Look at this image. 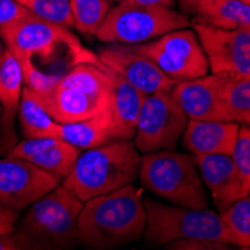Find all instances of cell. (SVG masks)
Here are the masks:
<instances>
[{
	"instance_id": "6da1fadb",
	"label": "cell",
	"mask_w": 250,
	"mask_h": 250,
	"mask_svg": "<svg viewBox=\"0 0 250 250\" xmlns=\"http://www.w3.org/2000/svg\"><path fill=\"white\" fill-rule=\"evenodd\" d=\"M0 36L20 64L24 85L33 92L47 88L80 63H102L96 53L84 47L72 29L32 14L5 27Z\"/></svg>"
},
{
	"instance_id": "7a4b0ae2",
	"label": "cell",
	"mask_w": 250,
	"mask_h": 250,
	"mask_svg": "<svg viewBox=\"0 0 250 250\" xmlns=\"http://www.w3.org/2000/svg\"><path fill=\"white\" fill-rule=\"evenodd\" d=\"M147 222L143 189L133 183L84 201L78 217L80 243L114 249L143 240Z\"/></svg>"
},
{
	"instance_id": "3957f363",
	"label": "cell",
	"mask_w": 250,
	"mask_h": 250,
	"mask_svg": "<svg viewBox=\"0 0 250 250\" xmlns=\"http://www.w3.org/2000/svg\"><path fill=\"white\" fill-rule=\"evenodd\" d=\"M35 95L57 123L80 122L111 105L112 72L104 63H80Z\"/></svg>"
},
{
	"instance_id": "277c9868",
	"label": "cell",
	"mask_w": 250,
	"mask_h": 250,
	"mask_svg": "<svg viewBox=\"0 0 250 250\" xmlns=\"http://www.w3.org/2000/svg\"><path fill=\"white\" fill-rule=\"evenodd\" d=\"M141 153L132 140H114L83 150L63 181L83 202L127 186L138 178Z\"/></svg>"
},
{
	"instance_id": "5b68a950",
	"label": "cell",
	"mask_w": 250,
	"mask_h": 250,
	"mask_svg": "<svg viewBox=\"0 0 250 250\" xmlns=\"http://www.w3.org/2000/svg\"><path fill=\"white\" fill-rule=\"evenodd\" d=\"M138 178L143 188L174 206L208 208V195L190 153L159 150L141 156Z\"/></svg>"
},
{
	"instance_id": "8992f818",
	"label": "cell",
	"mask_w": 250,
	"mask_h": 250,
	"mask_svg": "<svg viewBox=\"0 0 250 250\" xmlns=\"http://www.w3.org/2000/svg\"><path fill=\"white\" fill-rule=\"evenodd\" d=\"M144 206L147 222L143 238L148 246L161 247L186 238L222 241L231 246L220 213L210 208H189L169 202L164 204L146 196Z\"/></svg>"
},
{
	"instance_id": "52a82bcc",
	"label": "cell",
	"mask_w": 250,
	"mask_h": 250,
	"mask_svg": "<svg viewBox=\"0 0 250 250\" xmlns=\"http://www.w3.org/2000/svg\"><path fill=\"white\" fill-rule=\"evenodd\" d=\"M189 26V17L174 8L120 2L109 9L96 39L102 43H143Z\"/></svg>"
},
{
	"instance_id": "ba28073f",
	"label": "cell",
	"mask_w": 250,
	"mask_h": 250,
	"mask_svg": "<svg viewBox=\"0 0 250 250\" xmlns=\"http://www.w3.org/2000/svg\"><path fill=\"white\" fill-rule=\"evenodd\" d=\"M133 45L175 83L195 80L210 72L206 51L193 29H177Z\"/></svg>"
},
{
	"instance_id": "9c48e42d",
	"label": "cell",
	"mask_w": 250,
	"mask_h": 250,
	"mask_svg": "<svg viewBox=\"0 0 250 250\" xmlns=\"http://www.w3.org/2000/svg\"><path fill=\"white\" fill-rule=\"evenodd\" d=\"M189 119L169 92H159L144 98L133 136L141 154L175 150Z\"/></svg>"
},
{
	"instance_id": "30bf717a",
	"label": "cell",
	"mask_w": 250,
	"mask_h": 250,
	"mask_svg": "<svg viewBox=\"0 0 250 250\" xmlns=\"http://www.w3.org/2000/svg\"><path fill=\"white\" fill-rule=\"evenodd\" d=\"M206 51L211 74L223 78H250V30H223L190 22Z\"/></svg>"
},
{
	"instance_id": "8fae6325",
	"label": "cell",
	"mask_w": 250,
	"mask_h": 250,
	"mask_svg": "<svg viewBox=\"0 0 250 250\" xmlns=\"http://www.w3.org/2000/svg\"><path fill=\"white\" fill-rule=\"evenodd\" d=\"M60 181L50 172L17 156L0 159V201L14 210L22 211Z\"/></svg>"
},
{
	"instance_id": "7c38bea8",
	"label": "cell",
	"mask_w": 250,
	"mask_h": 250,
	"mask_svg": "<svg viewBox=\"0 0 250 250\" xmlns=\"http://www.w3.org/2000/svg\"><path fill=\"white\" fill-rule=\"evenodd\" d=\"M98 57L109 71L120 75L144 96L171 92L175 81L135 48L133 43H105L98 50Z\"/></svg>"
},
{
	"instance_id": "4fadbf2b",
	"label": "cell",
	"mask_w": 250,
	"mask_h": 250,
	"mask_svg": "<svg viewBox=\"0 0 250 250\" xmlns=\"http://www.w3.org/2000/svg\"><path fill=\"white\" fill-rule=\"evenodd\" d=\"M223 77L207 74L195 80L175 83L169 93L189 120L232 122L223 98Z\"/></svg>"
},
{
	"instance_id": "5bb4252c",
	"label": "cell",
	"mask_w": 250,
	"mask_h": 250,
	"mask_svg": "<svg viewBox=\"0 0 250 250\" xmlns=\"http://www.w3.org/2000/svg\"><path fill=\"white\" fill-rule=\"evenodd\" d=\"M193 157L219 213L247 196L231 154H198Z\"/></svg>"
},
{
	"instance_id": "9a60e30c",
	"label": "cell",
	"mask_w": 250,
	"mask_h": 250,
	"mask_svg": "<svg viewBox=\"0 0 250 250\" xmlns=\"http://www.w3.org/2000/svg\"><path fill=\"white\" fill-rule=\"evenodd\" d=\"M83 150L62 140L60 136L24 138L8 153L35 164L41 169L54 175L60 183L72 171Z\"/></svg>"
},
{
	"instance_id": "2e32d148",
	"label": "cell",
	"mask_w": 250,
	"mask_h": 250,
	"mask_svg": "<svg viewBox=\"0 0 250 250\" xmlns=\"http://www.w3.org/2000/svg\"><path fill=\"white\" fill-rule=\"evenodd\" d=\"M240 123L189 120L181 136V146L192 156L231 154L237 141Z\"/></svg>"
},
{
	"instance_id": "e0dca14e",
	"label": "cell",
	"mask_w": 250,
	"mask_h": 250,
	"mask_svg": "<svg viewBox=\"0 0 250 250\" xmlns=\"http://www.w3.org/2000/svg\"><path fill=\"white\" fill-rule=\"evenodd\" d=\"M22 74L15 57L8 51L0 62V153H9L14 148L15 133L14 125L18 116L20 102L22 98Z\"/></svg>"
},
{
	"instance_id": "ac0fdd59",
	"label": "cell",
	"mask_w": 250,
	"mask_h": 250,
	"mask_svg": "<svg viewBox=\"0 0 250 250\" xmlns=\"http://www.w3.org/2000/svg\"><path fill=\"white\" fill-rule=\"evenodd\" d=\"M144 98L138 88L112 72L111 112L116 140H133Z\"/></svg>"
},
{
	"instance_id": "d6986e66",
	"label": "cell",
	"mask_w": 250,
	"mask_h": 250,
	"mask_svg": "<svg viewBox=\"0 0 250 250\" xmlns=\"http://www.w3.org/2000/svg\"><path fill=\"white\" fill-rule=\"evenodd\" d=\"M59 136L62 140L78 147L80 150L99 147L109 141H114L116 135L111 105L106 109L84 120L72 123H59Z\"/></svg>"
},
{
	"instance_id": "ffe728a7",
	"label": "cell",
	"mask_w": 250,
	"mask_h": 250,
	"mask_svg": "<svg viewBox=\"0 0 250 250\" xmlns=\"http://www.w3.org/2000/svg\"><path fill=\"white\" fill-rule=\"evenodd\" d=\"M223 30H250V5L241 0H210L190 20Z\"/></svg>"
},
{
	"instance_id": "44dd1931",
	"label": "cell",
	"mask_w": 250,
	"mask_h": 250,
	"mask_svg": "<svg viewBox=\"0 0 250 250\" xmlns=\"http://www.w3.org/2000/svg\"><path fill=\"white\" fill-rule=\"evenodd\" d=\"M18 125L22 138L59 136V123L43 108L33 90L24 85L18 109Z\"/></svg>"
},
{
	"instance_id": "7402d4cb",
	"label": "cell",
	"mask_w": 250,
	"mask_h": 250,
	"mask_svg": "<svg viewBox=\"0 0 250 250\" xmlns=\"http://www.w3.org/2000/svg\"><path fill=\"white\" fill-rule=\"evenodd\" d=\"M74 29L85 36H96L112 8L109 0H69Z\"/></svg>"
},
{
	"instance_id": "603a6c76",
	"label": "cell",
	"mask_w": 250,
	"mask_h": 250,
	"mask_svg": "<svg viewBox=\"0 0 250 250\" xmlns=\"http://www.w3.org/2000/svg\"><path fill=\"white\" fill-rule=\"evenodd\" d=\"M231 246L250 249V195L235 201L220 211Z\"/></svg>"
},
{
	"instance_id": "cb8c5ba5",
	"label": "cell",
	"mask_w": 250,
	"mask_h": 250,
	"mask_svg": "<svg viewBox=\"0 0 250 250\" xmlns=\"http://www.w3.org/2000/svg\"><path fill=\"white\" fill-rule=\"evenodd\" d=\"M223 98L232 122L250 127V78H225Z\"/></svg>"
},
{
	"instance_id": "d4e9b609",
	"label": "cell",
	"mask_w": 250,
	"mask_h": 250,
	"mask_svg": "<svg viewBox=\"0 0 250 250\" xmlns=\"http://www.w3.org/2000/svg\"><path fill=\"white\" fill-rule=\"evenodd\" d=\"M20 5L41 20L67 29H74L69 0H21Z\"/></svg>"
},
{
	"instance_id": "484cf974",
	"label": "cell",
	"mask_w": 250,
	"mask_h": 250,
	"mask_svg": "<svg viewBox=\"0 0 250 250\" xmlns=\"http://www.w3.org/2000/svg\"><path fill=\"white\" fill-rule=\"evenodd\" d=\"M235 168L241 177L243 186L247 195H250V127L240 125L238 136L231 153Z\"/></svg>"
},
{
	"instance_id": "4316f807",
	"label": "cell",
	"mask_w": 250,
	"mask_h": 250,
	"mask_svg": "<svg viewBox=\"0 0 250 250\" xmlns=\"http://www.w3.org/2000/svg\"><path fill=\"white\" fill-rule=\"evenodd\" d=\"M228 247H229V244L222 243V241L199 240V238L177 240L167 246V249H172V250H223Z\"/></svg>"
},
{
	"instance_id": "83f0119b",
	"label": "cell",
	"mask_w": 250,
	"mask_h": 250,
	"mask_svg": "<svg viewBox=\"0 0 250 250\" xmlns=\"http://www.w3.org/2000/svg\"><path fill=\"white\" fill-rule=\"evenodd\" d=\"M30 12L15 0H0V32Z\"/></svg>"
},
{
	"instance_id": "f1b7e54d",
	"label": "cell",
	"mask_w": 250,
	"mask_h": 250,
	"mask_svg": "<svg viewBox=\"0 0 250 250\" xmlns=\"http://www.w3.org/2000/svg\"><path fill=\"white\" fill-rule=\"evenodd\" d=\"M20 211L0 201V234H12L20 220Z\"/></svg>"
},
{
	"instance_id": "f546056e",
	"label": "cell",
	"mask_w": 250,
	"mask_h": 250,
	"mask_svg": "<svg viewBox=\"0 0 250 250\" xmlns=\"http://www.w3.org/2000/svg\"><path fill=\"white\" fill-rule=\"evenodd\" d=\"M210 0H175V3L180 8V12L186 17H193L204 5L208 3Z\"/></svg>"
},
{
	"instance_id": "4dcf8cb0",
	"label": "cell",
	"mask_w": 250,
	"mask_h": 250,
	"mask_svg": "<svg viewBox=\"0 0 250 250\" xmlns=\"http://www.w3.org/2000/svg\"><path fill=\"white\" fill-rule=\"evenodd\" d=\"M122 2L143 5V6H167V8H174L177 5L175 0H122Z\"/></svg>"
},
{
	"instance_id": "1f68e13d",
	"label": "cell",
	"mask_w": 250,
	"mask_h": 250,
	"mask_svg": "<svg viewBox=\"0 0 250 250\" xmlns=\"http://www.w3.org/2000/svg\"><path fill=\"white\" fill-rule=\"evenodd\" d=\"M20 244L12 234H0V250H20Z\"/></svg>"
},
{
	"instance_id": "d6a6232c",
	"label": "cell",
	"mask_w": 250,
	"mask_h": 250,
	"mask_svg": "<svg viewBox=\"0 0 250 250\" xmlns=\"http://www.w3.org/2000/svg\"><path fill=\"white\" fill-rule=\"evenodd\" d=\"M8 53V48H6V43H5V41L2 39V36H0V62L3 60V57H5V54Z\"/></svg>"
},
{
	"instance_id": "836d02e7",
	"label": "cell",
	"mask_w": 250,
	"mask_h": 250,
	"mask_svg": "<svg viewBox=\"0 0 250 250\" xmlns=\"http://www.w3.org/2000/svg\"><path fill=\"white\" fill-rule=\"evenodd\" d=\"M109 2H111L112 5H116V3H119V2H122V0H109Z\"/></svg>"
},
{
	"instance_id": "e575fe53",
	"label": "cell",
	"mask_w": 250,
	"mask_h": 250,
	"mask_svg": "<svg viewBox=\"0 0 250 250\" xmlns=\"http://www.w3.org/2000/svg\"><path fill=\"white\" fill-rule=\"evenodd\" d=\"M241 2H244V3H249V5H250V0H241Z\"/></svg>"
},
{
	"instance_id": "d590c367",
	"label": "cell",
	"mask_w": 250,
	"mask_h": 250,
	"mask_svg": "<svg viewBox=\"0 0 250 250\" xmlns=\"http://www.w3.org/2000/svg\"><path fill=\"white\" fill-rule=\"evenodd\" d=\"M0 116H2V106H0Z\"/></svg>"
},
{
	"instance_id": "8d00e7d4",
	"label": "cell",
	"mask_w": 250,
	"mask_h": 250,
	"mask_svg": "<svg viewBox=\"0 0 250 250\" xmlns=\"http://www.w3.org/2000/svg\"><path fill=\"white\" fill-rule=\"evenodd\" d=\"M15 2H17V3H20V2H21V0H15Z\"/></svg>"
}]
</instances>
